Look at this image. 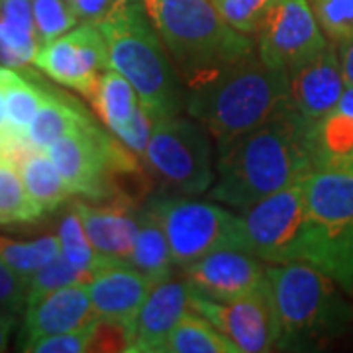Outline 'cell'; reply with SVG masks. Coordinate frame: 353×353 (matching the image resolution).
I'll return each instance as SVG.
<instances>
[{
    "label": "cell",
    "mask_w": 353,
    "mask_h": 353,
    "mask_svg": "<svg viewBox=\"0 0 353 353\" xmlns=\"http://www.w3.org/2000/svg\"><path fill=\"white\" fill-rule=\"evenodd\" d=\"M306 130L303 118L287 106L261 126L220 145L210 201L245 212L310 175L314 169Z\"/></svg>",
    "instance_id": "obj_1"
},
{
    "label": "cell",
    "mask_w": 353,
    "mask_h": 353,
    "mask_svg": "<svg viewBox=\"0 0 353 353\" xmlns=\"http://www.w3.org/2000/svg\"><path fill=\"white\" fill-rule=\"evenodd\" d=\"M185 88L187 112L210 132L218 148L289 106L287 73L263 63L257 50Z\"/></svg>",
    "instance_id": "obj_2"
},
{
    "label": "cell",
    "mask_w": 353,
    "mask_h": 353,
    "mask_svg": "<svg viewBox=\"0 0 353 353\" xmlns=\"http://www.w3.org/2000/svg\"><path fill=\"white\" fill-rule=\"evenodd\" d=\"M110 53V67L124 75L138 92L153 122L183 112L187 92L171 55L141 0H118L101 22Z\"/></svg>",
    "instance_id": "obj_3"
},
{
    "label": "cell",
    "mask_w": 353,
    "mask_h": 353,
    "mask_svg": "<svg viewBox=\"0 0 353 353\" xmlns=\"http://www.w3.org/2000/svg\"><path fill=\"white\" fill-rule=\"evenodd\" d=\"M267 277L277 320L279 352L318 350L352 324L353 310L343 299L345 292L316 265H269Z\"/></svg>",
    "instance_id": "obj_4"
},
{
    "label": "cell",
    "mask_w": 353,
    "mask_h": 353,
    "mask_svg": "<svg viewBox=\"0 0 353 353\" xmlns=\"http://www.w3.org/2000/svg\"><path fill=\"white\" fill-rule=\"evenodd\" d=\"M141 2L185 87L255 51L252 36L228 24L210 0Z\"/></svg>",
    "instance_id": "obj_5"
},
{
    "label": "cell",
    "mask_w": 353,
    "mask_h": 353,
    "mask_svg": "<svg viewBox=\"0 0 353 353\" xmlns=\"http://www.w3.org/2000/svg\"><path fill=\"white\" fill-rule=\"evenodd\" d=\"M303 261L353 294V173L312 171L306 176Z\"/></svg>",
    "instance_id": "obj_6"
},
{
    "label": "cell",
    "mask_w": 353,
    "mask_h": 353,
    "mask_svg": "<svg viewBox=\"0 0 353 353\" xmlns=\"http://www.w3.org/2000/svg\"><path fill=\"white\" fill-rule=\"evenodd\" d=\"M141 159L167 189L181 196H199L216 181L212 136L192 116L176 114L153 122Z\"/></svg>",
    "instance_id": "obj_7"
},
{
    "label": "cell",
    "mask_w": 353,
    "mask_h": 353,
    "mask_svg": "<svg viewBox=\"0 0 353 353\" xmlns=\"http://www.w3.org/2000/svg\"><path fill=\"white\" fill-rule=\"evenodd\" d=\"M73 194L106 201L116 194V175L138 173L136 153L88 122L46 150Z\"/></svg>",
    "instance_id": "obj_8"
},
{
    "label": "cell",
    "mask_w": 353,
    "mask_h": 353,
    "mask_svg": "<svg viewBox=\"0 0 353 353\" xmlns=\"http://www.w3.org/2000/svg\"><path fill=\"white\" fill-rule=\"evenodd\" d=\"M163 224L173 263L187 265L218 250H245L241 216L190 196H153L148 201Z\"/></svg>",
    "instance_id": "obj_9"
},
{
    "label": "cell",
    "mask_w": 353,
    "mask_h": 353,
    "mask_svg": "<svg viewBox=\"0 0 353 353\" xmlns=\"http://www.w3.org/2000/svg\"><path fill=\"white\" fill-rule=\"evenodd\" d=\"M245 252L269 265L303 261L306 176L241 212Z\"/></svg>",
    "instance_id": "obj_10"
},
{
    "label": "cell",
    "mask_w": 353,
    "mask_h": 353,
    "mask_svg": "<svg viewBox=\"0 0 353 353\" xmlns=\"http://www.w3.org/2000/svg\"><path fill=\"white\" fill-rule=\"evenodd\" d=\"M328 43L308 0H273L255 32V50L261 61L285 73Z\"/></svg>",
    "instance_id": "obj_11"
},
{
    "label": "cell",
    "mask_w": 353,
    "mask_h": 353,
    "mask_svg": "<svg viewBox=\"0 0 353 353\" xmlns=\"http://www.w3.org/2000/svg\"><path fill=\"white\" fill-rule=\"evenodd\" d=\"M34 63L53 81L90 99L102 73L110 69V53L99 24L81 22L43 43Z\"/></svg>",
    "instance_id": "obj_12"
},
{
    "label": "cell",
    "mask_w": 353,
    "mask_h": 353,
    "mask_svg": "<svg viewBox=\"0 0 353 353\" xmlns=\"http://www.w3.org/2000/svg\"><path fill=\"white\" fill-rule=\"evenodd\" d=\"M190 306L206 316L240 353L275 350L277 320L269 289L236 301H210L192 290Z\"/></svg>",
    "instance_id": "obj_13"
},
{
    "label": "cell",
    "mask_w": 353,
    "mask_h": 353,
    "mask_svg": "<svg viewBox=\"0 0 353 353\" xmlns=\"http://www.w3.org/2000/svg\"><path fill=\"white\" fill-rule=\"evenodd\" d=\"M263 259L245 250H218L181 265L192 290L210 301H236L269 289Z\"/></svg>",
    "instance_id": "obj_14"
},
{
    "label": "cell",
    "mask_w": 353,
    "mask_h": 353,
    "mask_svg": "<svg viewBox=\"0 0 353 353\" xmlns=\"http://www.w3.org/2000/svg\"><path fill=\"white\" fill-rule=\"evenodd\" d=\"M338 46H328L308 61L287 71V97L290 110L303 118L306 126L328 114L345 90Z\"/></svg>",
    "instance_id": "obj_15"
},
{
    "label": "cell",
    "mask_w": 353,
    "mask_h": 353,
    "mask_svg": "<svg viewBox=\"0 0 353 353\" xmlns=\"http://www.w3.org/2000/svg\"><path fill=\"white\" fill-rule=\"evenodd\" d=\"M192 287L187 281L155 283L139 308L130 353H163L171 332L190 310Z\"/></svg>",
    "instance_id": "obj_16"
},
{
    "label": "cell",
    "mask_w": 353,
    "mask_h": 353,
    "mask_svg": "<svg viewBox=\"0 0 353 353\" xmlns=\"http://www.w3.org/2000/svg\"><path fill=\"white\" fill-rule=\"evenodd\" d=\"M87 287L99 318L134 330L139 308L145 303L153 283L132 263L114 261L99 271Z\"/></svg>",
    "instance_id": "obj_17"
},
{
    "label": "cell",
    "mask_w": 353,
    "mask_h": 353,
    "mask_svg": "<svg viewBox=\"0 0 353 353\" xmlns=\"http://www.w3.org/2000/svg\"><path fill=\"white\" fill-rule=\"evenodd\" d=\"M20 330V350L51 334L85 328L99 316L92 308L87 285H71L28 304Z\"/></svg>",
    "instance_id": "obj_18"
},
{
    "label": "cell",
    "mask_w": 353,
    "mask_h": 353,
    "mask_svg": "<svg viewBox=\"0 0 353 353\" xmlns=\"http://www.w3.org/2000/svg\"><path fill=\"white\" fill-rule=\"evenodd\" d=\"M104 204L77 202L71 208L75 210L90 243L97 252L110 257L114 261H126L134 252V241L138 234L139 212H136L130 196L114 194Z\"/></svg>",
    "instance_id": "obj_19"
},
{
    "label": "cell",
    "mask_w": 353,
    "mask_h": 353,
    "mask_svg": "<svg viewBox=\"0 0 353 353\" xmlns=\"http://www.w3.org/2000/svg\"><path fill=\"white\" fill-rule=\"evenodd\" d=\"M314 171L353 173V87H345L340 102L306 130Z\"/></svg>",
    "instance_id": "obj_20"
},
{
    "label": "cell",
    "mask_w": 353,
    "mask_h": 353,
    "mask_svg": "<svg viewBox=\"0 0 353 353\" xmlns=\"http://www.w3.org/2000/svg\"><path fill=\"white\" fill-rule=\"evenodd\" d=\"M88 101L92 102L104 126L118 139L126 136L128 130L143 110L136 88L132 87L126 77L120 75L112 67L102 73L99 85Z\"/></svg>",
    "instance_id": "obj_21"
},
{
    "label": "cell",
    "mask_w": 353,
    "mask_h": 353,
    "mask_svg": "<svg viewBox=\"0 0 353 353\" xmlns=\"http://www.w3.org/2000/svg\"><path fill=\"white\" fill-rule=\"evenodd\" d=\"M130 263L139 269L153 285L171 279L173 273L175 263H173L169 240L159 216L150 202L143 206V210H139L138 234H136Z\"/></svg>",
    "instance_id": "obj_22"
},
{
    "label": "cell",
    "mask_w": 353,
    "mask_h": 353,
    "mask_svg": "<svg viewBox=\"0 0 353 353\" xmlns=\"http://www.w3.org/2000/svg\"><path fill=\"white\" fill-rule=\"evenodd\" d=\"M18 167L24 179L26 190L41 210V214L57 210L73 194L46 150L28 148L18 157Z\"/></svg>",
    "instance_id": "obj_23"
},
{
    "label": "cell",
    "mask_w": 353,
    "mask_h": 353,
    "mask_svg": "<svg viewBox=\"0 0 353 353\" xmlns=\"http://www.w3.org/2000/svg\"><path fill=\"white\" fill-rule=\"evenodd\" d=\"M88 122L90 118L75 101L59 92L46 90L43 102L28 130V143L34 150H48L53 141L75 132Z\"/></svg>",
    "instance_id": "obj_24"
},
{
    "label": "cell",
    "mask_w": 353,
    "mask_h": 353,
    "mask_svg": "<svg viewBox=\"0 0 353 353\" xmlns=\"http://www.w3.org/2000/svg\"><path fill=\"white\" fill-rule=\"evenodd\" d=\"M163 353H240L214 324L190 306L171 332Z\"/></svg>",
    "instance_id": "obj_25"
},
{
    "label": "cell",
    "mask_w": 353,
    "mask_h": 353,
    "mask_svg": "<svg viewBox=\"0 0 353 353\" xmlns=\"http://www.w3.org/2000/svg\"><path fill=\"white\" fill-rule=\"evenodd\" d=\"M0 94L4 99L6 112H8L16 136L28 143V130L43 102L46 88L24 79L18 71H14L12 67L0 65Z\"/></svg>",
    "instance_id": "obj_26"
},
{
    "label": "cell",
    "mask_w": 353,
    "mask_h": 353,
    "mask_svg": "<svg viewBox=\"0 0 353 353\" xmlns=\"http://www.w3.org/2000/svg\"><path fill=\"white\" fill-rule=\"evenodd\" d=\"M41 216L26 190L18 159L0 153V226L32 224Z\"/></svg>",
    "instance_id": "obj_27"
},
{
    "label": "cell",
    "mask_w": 353,
    "mask_h": 353,
    "mask_svg": "<svg viewBox=\"0 0 353 353\" xmlns=\"http://www.w3.org/2000/svg\"><path fill=\"white\" fill-rule=\"evenodd\" d=\"M61 253L59 236H43L34 241H16L0 236V259L26 281Z\"/></svg>",
    "instance_id": "obj_28"
},
{
    "label": "cell",
    "mask_w": 353,
    "mask_h": 353,
    "mask_svg": "<svg viewBox=\"0 0 353 353\" xmlns=\"http://www.w3.org/2000/svg\"><path fill=\"white\" fill-rule=\"evenodd\" d=\"M57 236H59V243H61V255L67 261H71L81 269H87L97 275L104 267L114 263V259L97 252V248L90 243L85 226L73 208L63 218Z\"/></svg>",
    "instance_id": "obj_29"
},
{
    "label": "cell",
    "mask_w": 353,
    "mask_h": 353,
    "mask_svg": "<svg viewBox=\"0 0 353 353\" xmlns=\"http://www.w3.org/2000/svg\"><path fill=\"white\" fill-rule=\"evenodd\" d=\"M92 277H94V273L77 267L59 253L51 263L41 267L36 275L28 279V303H26V306L36 303L38 299L50 294L53 290L71 287V285H88Z\"/></svg>",
    "instance_id": "obj_30"
},
{
    "label": "cell",
    "mask_w": 353,
    "mask_h": 353,
    "mask_svg": "<svg viewBox=\"0 0 353 353\" xmlns=\"http://www.w3.org/2000/svg\"><path fill=\"white\" fill-rule=\"evenodd\" d=\"M324 36L334 46L353 41V0H308Z\"/></svg>",
    "instance_id": "obj_31"
},
{
    "label": "cell",
    "mask_w": 353,
    "mask_h": 353,
    "mask_svg": "<svg viewBox=\"0 0 353 353\" xmlns=\"http://www.w3.org/2000/svg\"><path fill=\"white\" fill-rule=\"evenodd\" d=\"M32 8L41 46L67 34L79 22L69 0H32Z\"/></svg>",
    "instance_id": "obj_32"
},
{
    "label": "cell",
    "mask_w": 353,
    "mask_h": 353,
    "mask_svg": "<svg viewBox=\"0 0 353 353\" xmlns=\"http://www.w3.org/2000/svg\"><path fill=\"white\" fill-rule=\"evenodd\" d=\"M220 16L245 36H255L265 10L273 0H210Z\"/></svg>",
    "instance_id": "obj_33"
},
{
    "label": "cell",
    "mask_w": 353,
    "mask_h": 353,
    "mask_svg": "<svg viewBox=\"0 0 353 353\" xmlns=\"http://www.w3.org/2000/svg\"><path fill=\"white\" fill-rule=\"evenodd\" d=\"M99 318L94 322H90L85 328L73 330V332H63V334H51L43 336L39 340L32 341L30 345H26L22 352L32 353H83L90 352L92 338L97 332Z\"/></svg>",
    "instance_id": "obj_34"
},
{
    "label": "cell",
    "mask_w": 353,
    "mask_h": 353,
    "mask_svg": "<svg viewBox=\"0 0 353 353\" xmlns=\"http://www.w3.org/2000/svg\"><path fill=\"white\" fill-rule=\"evenodd\" d=\"M28 281L0 259V314L16 316L26 312Z\"/></svg>",
    "instance_id": "obj_35"
},
{
    "label": "cell",
    "mask_w": 353,
    "mask_h": 353,
    "mask_svg": "<svg viewBox=\"0 0 353 353\" xmlns=\"http://www.w3.org/2000/svg\"><path fill=\"white\" fill-rule=\"evenodd\" d=\"M0 16L10 24L20 26L24 30L38 34L36 22H34L32 0H0Z\"/></svg>",
    "instance_id": "obj_36"
},
{
    "label": "cell",
    "mask_w": 353,
    "mask_h": 353,
    "mask_svg": "<svg viewBox=\"0 0 353 353\" xmlns=\"http://www.w3.org/2000/svg\"><path fill=\"white\" fill-rule=\"evenodd\" d=\"M118 0H73L71 8L81 22H101L112 12Z\"/></svg>",
    "instance_id": "obj_37"
},
{
    "label": "cell",
    "mask_w": 353,
    "mask_h": 353,
    "mask_svg": "<svg viewBox=\"0 0 353 353\" xmlns=\"http://www.w3.org/2000/svg\"><path fill=\"white\" fill-rule=\"evenodd\" d=\"M338 51H340L341 69H343L345 85L353 87V41L352 43H345V46H340Z\"/></svg>",
    "instance_id": "obj_38"
},
{
    "label": "cell",
    "mask_w": 353,
    "mask_h": 353,
    "mask_svg": "<svg viewBox=\"0 0 353 353\" xmlns=\"http://www.w3.org/2000/svg\"><path fill=\"white\" fill-rule=\"evenodd\" d=\"M16 328V316H2L0 314V352L6 350L10 336Z\"/></svg>",
    "instance_id": "obj_39"
},
{
    "label": "cell",
    "mask_w": 353,
    "mask_h": 353,
    "mask_svg": "<svg viewBox=\"0 0 353 353\" xmlns=\"http://www.w3.org/2000/svg\"><path fill=\"white\" fill-rule=\"evenodd\" d=\"M71 2H73V0H69V4H71Z\"/></svg>",
    "instance_id": "obj_40"
}]
</instances>
